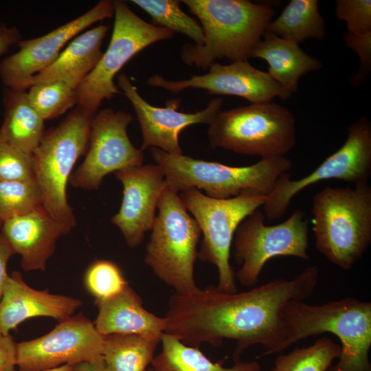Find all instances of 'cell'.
Instances as JSON below:
<instances>
[{
	"label": "cell",
	"instance_id": "cell-6",
	"mask_svg": "<svg viewBox=\"0 0 371 371\" xmlns=\"http://www.w3.org/2000/svg\"><path fill=\"white\" fill-rule=\"evenodd\" d=\"M95 114L77 106L59 124L45 131L32 154L34 179L42 194L43 207L70 231L76 218L67 195L74 165L86 154L91 120Z\"/></svg>",
	"mask_w": 371,
	"mask_h": 371
},
{
	"label": "cell",
	"instance_id": "cell-21",
	"mask_svg": "<svg viewBox=\"0 0 371 371\" xmlns=\"http://www.w3.org/2000/svg\"><path fill=\"white\" fill-rule=\"evenodd\" d=\"M95 302L98 313L93 323L104 337L138 335L161 339L165 333V317L146 309L142 298L129 284L117 294Z\"/></svg>",
	"mask_w": 371,
	"mask_h": 371
},
{
	"label": "cell",
	"instance_id": "cell-4",
	"mask_svg": "<svg viewBox=\"0 0 371 371\" xmlns=\"http://www.w3.org/2000/svg\"><path fill=\"white\" fill-rule=\"evenodd\" d=\"M313 232L317 249L348 271L371 243V187H326L312 201Z\"/></svg>",
	"mask_w": 371,
	"mask_h": 371
},
{
	"label": "cell",
	"instance_id": "cell-19",
	"mask_svg": "<svg viewBox=\"0 0 371 371\" xmlns=\"http://www.w3.org/2000/svg\"><path fill=\"white\" fill-rule=\"evenodd\" d=\"M82 304L81 300L30 286L20 272L8 276L0 300V333L9 335L23 322L35 317H49L62 321Z\"/></svg>",
	"mask_w": 371,
	"mask_h": 371
},
{
	"label": "cell",
	"instance_id": "cell-23",
	"mask_svg": "<svg viewBox=\"0 0 371 371\" xmlns=\"http://www.w3.org/2000/svg\"><path fill=\"white\" fill-rule=\"evenodd\" d=\"M262 37L251 58L265 60L269 75L291 93L297 91L301 76L322 68V63L307 54L297 43L267 31Z\"/></svg>",
	"mask_w": 371,
	"mask_h": 371
},
{
	"label": "cell",
	"instance_id": "cell-8",
	"mask_svg": "<svg viewBox=\"0 0 371 371\" xmlns=\"http://www.w3.org/2000/svg\"><path fill=\"white\" fill-rule=\"evenodd\" d=\"M295 119L272 101L219 111L209 125L211 147L261 158L284 157L296 144Z\"/></svg>",
	"mask_w": 371,
	"mask_h": 371
},
{
	"label": "cell",
	"instance_id": "cell-9",
	"mask_svg": "<svg viewBox=\"0 0 371 371\" xmlns=\"http://www.w3.org/2000/svg\"><path fill=\"white\" fill-rule=\"evenodd\" d=\"M179 196L203 235L198 258L216 267L218 289L229 293L238 291L236 273L229 262L234 236L240 223L265 204L267 195L245 193L216 199L190 188L179 192Z\"/></svg>",
	"mask_w": 371,
	"mask_h": 371
},
{
	"label": "cell",
	"instance_id": "cell-12",
	"mask_svg": "<svg viewBox=\"0 0 371 371\" xmlns=\"http://www.w3.org/2000/svg\"><path fill=\"white\" fill-rule=\"evenodd\" d=\"M344 144L312 172L297 180L284 173L267 196L262 205L269 221L284 215L295 195L318 182L337 179L355 185L366 183L371 177V123L361 117L347 127Z\"/></svg>",
	"mask_w": 371,
	"mask_h": 371
},
{
	"label": "cell",
	"instance_id": "cell-10",
	"mask_svg": "<svg viewBox=\"0 0 371 371\" xmlns=\"http://www.w3.org/2000/svg\"><path fill=\"white\" fill-rule=\"evenodd\" d=\"M113 3L114 24L109 47L76 89L77 106L93 114L104 100L120 93L114 78L130 59L148 46L174 36L171 32L145 21L125 1Z\"/></svg>",
	"mask_w": 371,
	"mask_h": 371
},
{
	"label": "cell",
	"instance_id": "cell-37",
	"mask_svg": "<svg viewBox=\"0 0 371 371\" xmlns=\"http://www.w3.org/2000/svg\"><path fill=\"white\" fill-rule=\"evenodd\" d=\"M21 40V34L16 27H8L5 23H0V57Z\"/></svg>",
	"mask_w": 371,
	"mask_h": 371
},
{
	"label": "cell",
	"instance_id": "cell-40",
	"mask_svg": "<svg viewBox=\"0 0 371 371\" xmlns=\"http://www.w3.org/2000/svg\"><path fill=\"white\" fill-rule=\"evenodd\" d=\"M73 366L72 365H63L59 367L52 368L49 370H39V371H72ZM16 371V370H14Z\"/></svg>",
	"mask_w": 371,
	"mask_h": 371
},
{
	"label": "cell",
	"instance_id": "cell-35",
	"mask_svg": "<svg viewBox=\"0 0 371 371\" xmlns=\"http://www.w3.org/2000/svg\"><path fill=\"white\" fill-rule=\"evenodd\" d=\"M344 39L348 47L359 56L360 66L357 73L350 79V85L359 86L364 83L371 70V32L356 35L346 32Z\"/></svg>",
	"mask_w": 371,
	"mask_h": 371
},
{
	"label": "cell",
	"instance_id": "cell-3",
	"mask_svg": "<svg viewBox=\"0 0 371 371\" xmlns=\"http://www.w3.org/2000/svg\"><path fill=\"white\" fill-rule=\"evenodd\" d=\"M286 334L278 352L311 336L329 333L341 343L327 371H371V302L348 297L322 304L291 301L283 312Z\"/></svg>",
	"mask_w": 371,
	"mask_h": 371
},
{
	"label": "cell",
	"instance_id": "cell-27",
	"mask_svg": "<svg viewBox=\"0 0 371 371\" xmlns=\"http://www.w3.org/2000/svg\"><path fill=\"white\" fill-rule=\"evenodd\" d=\"M160 342L138 335L105 336L103 359L109 371H146Z\"/></svg>",
	"mask_w": 371,
	"mask_h": 371
},
{
	"label": "cell",
	"instance_id": "cell-36",
	"mask_svg": "<svg viewBox=\"0 0 371 371\" xmlns=\"http://www.w3.org/2000/svg\"><path fill=\"white\" fill-rule=\"evenodd\" d=\"M16 343L12 337L0 333V371L15 370Z\"/></svg>",
	"mask_w": 371,
	"mask_h": 371
},
{
	"label": "cell",
	"instance_id": "cell-32",
	"mask_svg": "<svg viewBox=\"0 0 371 371\" xmlns=\"http://www.w3.org/2000/svg\"><path fill=\"white\" fill-rule=\"evenodd\" d=\"M83 281L87 291L95 301L110 297L128 284L120 267L108 260H96L90 264Z\"/></svg>",
	"mask_w": 371,
	"mask_h": 371
},
{
	"label": "cell",
	"instance_id": "cell-7",
	"mask_svg": "<svg viewBox=\"0 0 371 371\" xmlns=\"http://www.w3.org/2000/svg\"><path fill=\"white\" fill-rule=\"evenodd\" d=\"M144 262L175 293L189 294L198 289L194 276L201 231L185 208L179 193L167 186L157 204Z\"/></svg>",
	"mask_w": 371,
	"mask_h": 371
},
{
	"label": "cell",
	"instance_id": "cell-31",
	"mask_svg": "<svg viewBox=\"0 0 371 371\" xmlns=\"http://www.w3.org/2000/svg\"><path fill=\"white\" fill-rule=\"evenodd\" d=\"M28 89V100L43 120L58 117L77 104L76 89L61 81L36 84Z\"/></svg>",
	"mask_w": 371,
	"mask_h": 371
},
{
	"label": "cell",
	"instance_id": "cell-2",
	"mask_svg": "<svg viewBox=\"0 0 371 371\" xmlns=\"http://www.w3.org/2000/svg\"><path fill=\"white\" fill-rule=\"evenodd\" d=\"M199 19L205 41L185 44L181 58L187 65L207 69L216 59L248 60L274 14L265 3L249 0H183Z\"/></svg>",
	"mask_w": 371,
	"mask_h": 371
},
{
	"label": "cell",
	"instance_id": "cell-39",
	"mask_svg": "<svg viewBox=\"0 0 371 371\" xmlns=\"http://www.w3.org/2000/svg\"><path fill=\"white\" fill-rule=\"evenodd\" d=\"M72 371H109L103 356L91 360L82 361L73 366Z\"/></svg>",
	"mask_w": 371,
	"mask_h": 371
},
{
	"label": "cell",
	"instance_id": "cell-33",
	"mask_svg": "<svg viewBox=\"0 0 371 371\" xmlns=\"http://www.w3.org/2000/svg\"><path fill=\"white\" fill-rule=\"evenodd\" d=\"M34 179L32 155L0 142V180Z\"/></svg>",
	"mask_w": 371,
	"mask_h": 371
},
{
	"label": "cell",
	"instance_id": "cell-42",
	"mask_svg": "<svg viewBox=\"0 0 371 371\" xmlns=\"http://www.w3.org/2000/svg\"><path fill=\"white\" fill-rule=\"evenodd\" d=\"M0 228H1V226H0Z\"/></svg>",
	"mask_w": 371,
	"mask_h": 371
},
{
	"label": "cell",
	"instance_id": "cell-13",
	"mask_svg": "<svg viewBox=\"0 0 371 371\" xmlns=\"http://www.w3.org/2000/svg\"><path fill=\"white\" fill-rule=\"evenodd\" d=\"M133 119L129 113L111 108L93 116L85 158L69 178L73 187L98 190L107 175L143 164V150L133 146L127 134Z\"/></svg>",
	"mask_w": 371,
	"mask_h": 371
},
{
	"label": "cell",
	"instance_id": "cell-14",
	"mask_svg": "<svg viewBox=\"0 0 371 371\" xmlns=\"http://www.w3.org/2000/svg\"><path fill=\"white\" fill-rule=\"evenodd\" d=\"M104 336L83 314L72 315L47 334L16 343L19 371H39L102 357Z\"/></svg>",
	"mask_w": 371,
	"mask_h": 371
},
{
	"label": "cell",
	"instance_id": "cell-25",
	"mask_svg": "<svg viewBox=\"0 0 371 371\" xmlns=\"http://www.w3.org/2000/svg\"><path fill=\"white\" fill-rule=\"evenodd\" d=\"M161 350L150 363L153 371H262L256 361H238L231 367L214 362L196 346L187 345L164 333Z\"/></svg>",
	"mask_w": 371,
	"mask_h": 371
},
{
	"label": "cell",
	"instance_id": "cell-26",
	"mask_svg": "<svg viewBox=\"0 0 371 371\" xmlns=\"http://www.w3.org/2000/svg\"><path fill=\"white\" fill-rule=\"evenodd\" d=\"M318 3L317 0L290 1L266 31L297 44L308 38L323 40L326 25Z\"/></svg>",
	"mask_w": 371,
	"mask_h": 371
},
{
	"label": "cell",
	"instance_id": "cell-28",
	"mask_svg": "<svg viewBox=\"0 0 371 371\" xmlns=\"http://www.w3.org/2000/svg\"><path fill=\"white\" fill-rule=\"evenodd\" d=\"M340 350L339 345L323 336L310 346L278 355L270 371H327Z\"/></svg>",
	"mask_w": 371,
	"mask_h": 371
},
{
	"label": "cell",
	"instance_id": "cell-41",
	"mask_svg": "<svg viewBox=\"0 0 371 371\" xmlns=\"http://www.w3.org/2000/svg\"><path fill=\"white\" fill-rule=\"evenodd\" d=\"M146 371H153V369L151 368L150 366H149V367L147 368Z\"/></svg>",
	"mask_w": 371,
	"mask_h": 371
},
{
	"label": "cell",
	"instance_id": "cell-30",
	"mask_svg": "<svg viewBox=\"0 0 371 371\" xmlns=\"http://www.w3.org/2000/svg\"><path fill=\"white\" fill-rule=\"evenodd\" d=\"M43 205L41 189L35 179L0 180V226L4 222Z\"/></svg>",
	"mask_w": 371,
	"mask_h": 371
},
{
	"label": "cell",
	"instance_id": "cell-11",
	"mask_svg": "<svg viewBox=\"0 0 371 371\" xmlns=\"http://www.w3.org/2000/svg\"><path fill=\"white\" fill-rule=\"evenodd\" d=\"M305 212L296 210L286 220L276 225L265 223L258 209L237 227L234 238V259L240 266L236 273L239 284L255 286L267 261L277 256H292L308 260V222Z\"/></svg>",
	"mask_w": 371,
	"mask_h": 371
},
{
	"label": "cell",
	"instance_id": "cell-20",
	"mask_svg": "<svg viewBox=\"0 0 371 371\" xmlns=\"http://www.w3.org/2000/svg\"><path fill=\"white\" fill-rule=\"evenodd\" d=\"M0 229L14 254L21 256V266L25 271H45L56 241L70 232L43 205L4 222Z\"/></svg>",
	"mask_w": 371,
	"mask_h": 371
},
{
	"label": "cell",
	"instance_id": "cell-34",
	"mask_svg": "<svg viewBox=\"0 0 371 371\" xmlns=\"http://www.w3.org/2000/svg\"><path fill=\"white\" fill-rule=\"evenodd\" d=\"M335 14L346 21L348 33L364 35L371 32L370 0H337Z\"/></svg>",
	"mask_w": 371,
	"mask_h": 371
},
{
	"label": "cell",
	"instance_id": "cell-17",
	"mask_svg": "<svg viewBox=\"0 0 371 371\" xmlns=\"http://www.w3.org/2000/svg\"><path fill=\"white\" fill-rule=\"evenodd\" d=\"M117 83L135 111L142 134V150L154 147L172 155L183 154L179 142L181 131L196 124L210 125L223 102L222 98H216L201 111L185 113L177 111L175 100L169 101L166 107L150 104L125 74L117 76Z\"/></svg>",
	"mask_w": 371,
	"mask_h": 371
},
{
	"label": "cell",
	"instance_id": "cell-29",
	"mask_svg": "<svg viewBox=\"0 0 371 371\" xmlns=\"http://www.w3.org/2000/svg\"><path fill=\"white\" fill-rule=\"evenodd\" d=\"M134 4L147 12L153 25L164 28L172 33H180L202 45L204 34L199 22L185 13L177 0H132Z\"/></svg>",
	"mask_w": 371,
	"mask_h": 371
},
{
	"label": "cell",
	"instance_id": "cell-18",
	"mask_svg": "<svg viewBox=\"0 0 371 371\" xmlns=\"http://www.w3.org/2000/svg\"><path fill=\"white\" fill-rule=\"evenodd\" d=\"M123 186L119 211L111 223L122 232L131 248L137 247L150 231L159 197L166 187L165 176L157 164H142L115 172Z\"/></svg>",
	"mask_w": 371,
	"mask_h": 371
},
{
	"label": "cell",
	"instance_id": "cell-24",
	"mask_svg": "<svg viewBox=\"0 0 371 371\" xmlns=\"http://www.w3.org/2000/svg\"><path fill=\"white\" fill-rule=\"evenodd\" d=\"M0 142L32 155L45 133L44 121L30 104L25 90L5 87Z\"/></svg>",
	"mask_w": 371,
	"mask_h": 371
},
{
	"label": "cell",
	"instance_id": "cell-15",
	"mask_svg": "<svg viewBox=\"0 0 371 371\" xmlns=\"http://www.w3.org/2000/svg\"><path fill=\"white\" fill-rule=\"evenodd\" d=\"M114 15L113 1L102 0L81 16L32 39L21 40L19 50L0 62L5 87L26 91L30 79L50 66L65 45L91 25Z\"/></svg>",
	"mask_w": 371,
	"mask_h": 371
},
{
	"label": "cell",
	"instance_id": "cell-5",
	"mask_svg": "<svg viewBox=\"0 0 371 371\" xmlns=\"http://www.w3.org/2000/svg\"><path fill=\"white\" fill-rule=\"evenodd\" d=\"M151 157L163 170L166 186L175 192L195 188L216 199L245 193L267 196L280 177L292 168L291 161L284 156L261 158L254 164L240 167L172 155L154 147Z\"/></svg>",
	"mask_w": 371,
	"mask_h": 371
},
{
	"label": "cell",
	"instance_id": "cell-1",
	"mask_svg": "<svg viewBox=\"0 0 371 371\" xmlns=\"http://www.w3.org/2000/svg\"><path fill=\"white\" fill-rule=\"evenodd\" d=\"M319 269L306 267L292 279H276L234 293L208 285L189 294L174 293L164 316L165 333L184 344L214 347L235 341L234 361L249 348L261 345L263 356L278 353L285 337L283 312L289 302L308 299L317 284Z\"/></svg>",
	"mask_w": 371,
	"mask_h": 371
},
{
	"label": "cell",
	"instance_id": "cell-38",
	"mask_svg": "<svg viewBox=\"0 0 371 371\" xmlns=\"http://www.w3.org/2000/svg\"><path fill=\"white\" fill-rule=\"evenodd\" d=\"M14 254H15L14 251L0 229V300L9 276L7 273V265L10 257Z\"/></svg>",
	"mask_w": 371,
	"mask_h": 371
},
{
	"label": "cell",
	"instance_id": "cell-16",
	"mask_svg": "<svg viewBox=\"0 0 371 371\" xmlns=\"http://www.w3.org/2000/svg\"><path fill=\"white\" fill-rule=\"evenodd\" d=\"M146 83L174 93L188 88L201 89L212 95L243 98L250 103L269 102L276 97L285 100L293 94L267 72L254 67L248 60L229 65L214 63L207 73L193 75L188 79L168 80L156 74L150 77Z\"/></svg>",
	"mask_w": 371,
	"mask_h": 371
},
{
	"label": "cell",
	"instance_id": "cell-22",
	"mask_svg": "<svg viewBox=\"0 0 371 371\" xmlns=\"http://www.w3.org/2000/svg\"><path fill=\"white\" fill-rule=\"evenodd\" d=\"M109 29L110 25L100 24L76 36L50 66L30 79L26 89L52 81H61L76 89L101 58V46Z\"/></svg>",
	"mask_w": 371,
	"mask_h": 371
}]
</instances>
